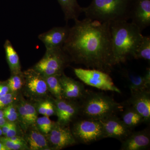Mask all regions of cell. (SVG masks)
Instances as JSON below:
<instances>
[{"mask_svg": "<svg viewBox=\"0 0 150 150\" xmlns=\"http://www.w3.org/2000/svg\"><path fill=\"white\" fill-rule=\"evenodd\" d=\"M74 21L62 47L71 61L88 68L111 72L115 65L110 23L87 18Z\"/></svg>", "mask_w": 150, "mask_h": 150, "instance_id": "6da1fadb", "label": "cell"}, {"mask_svg": "<svg viewBox=\"0 0 150 150\" xmlns=\"http://www.w3.org/2000/svg\"><path fill=\"white\" fill-rule=\"evenodd\" d=\"M110 30L115 66L133 58L144 35L137 25L126 21L110 23Z\"/></svg>", "mask_w": 150, "mask_h": 150, "instance_id": "7a4b0ae2", "label": "cell"}, {"mask_svg": "<svg viewBox=\"0 0 150 150\" xmlns=\"http://www.w3.org/2000/svg\"><path fill=\"white\" fill-rule=\"evenodd\" d=\"M134 0H92L87 7H82L86 18L102 22L130 19Z\"/></svg>", "mask_w": 150, "mask_h": 150, "instance_id": "3957f363", "label": "cell"}, {"mask_svg": "<svg viewBox=\"0 0 150 150\" xmlns=\"http://www.w3.org/2000/svg\"><path fill=\"white\" fill-rule=\"evenodd\" d=\"M80 105L81 113L84 118L100 120L120 111L122 105L102 93L86 92Z\"/></svg>", "mask_w": 150, "mask_h": 150, "instance_id": "277c9868", "label": "cell"}, {"mask_svg": "<svg viewBox=\"0 0 150 150\" xmlns=\"http://www.w3.org/2000/svg\"><path fill=\"white\" fill-rule=\"evenodd\" d=\"M62 47L46 50L43 58L32 69L43 76L62 75L71 60Z\"/></svg>", "mask_w": 150, "mask_h": 150, "instance_id": "5b68a950", "label": "cell"}, {"mask_svg": "<svg viewBox=\"0 0 150 150\" xmlns=\"http://www.w3.org/2000/svg\"><path fill=\"white\" fill-rule=\"evenodd\" d=\"M74 72L86 84L101 90L121 93V91L115 85L108 73L96 69L82 68L74 69Z\"/></svg>", "mask_w": 150, "mask_h": 150, "instance_id": "8992f818", "label": "cell"}, {"mask_svg": "<svg viewBox=\"0 0 150 150\" xmlns=\"http://www.w3.org/2000/svg\"><path fill=\"white\" fill-rule=\"evenodd\" d=\"M71 132L76 141L86 144L105 139L103 127L99 120H79L74 124Z\"/></svg>", "mask_w": 150, "mask_h": 150, "instance_id": "52a82bcc", "label": "cell"}, {"mask_svg": "<svg viewBox=\"0 0 150 150\" xmlns=\"http://www.w3.org/2000/svg\"><path fill=\"white\" fill-rule=\"evenodd\" d=\"M48 135L49 143L55 150L62 149L77 142L70 129L58 123L54 124Z\"/></svg>", "mask_w": 150, "mask_h": 150, "instance_id": "ba28073f", "label": "cell"}, {"mask_svg": "<svg viewBox=\"0 0 150 150\" xmlns=\"http://www.w3.org/2000/svg\"><path fill=\"white\" fill-rule=\"evenodd\" d=\"M100 121L103 127L105 139L114 138L122 142L132 133V130L115 115H111Z\"/></svg>", "mask_w": 150, "mask_h": 150, "instance_id": "9c48e42d", "label": "cell"}, {"mask_svg": "<svg viewBox=\"0 0 150 150\" xmlns=\"http://www.w3.org/2000/svg\"><path fill=\"white\" fill-rule=\"evenodd\" d=\"M131 23L142 32L150 25V0H134L131 11Z\"/></svg>", "mask_w": 150, "mask_h": 150, "instance_id": "30bf717a", "label": "cell"}, {"mask_svg": "<svg viewBox=\"0 0 150 150\" xmlns=\"http://www.w3.org/2000/svg\"><path fill=\"white\" fill-rule=\"evenodd\" d=\"M69 29L68 25L54 27L39 34L38 38L44 44L46 50L62 47L69 35Z\"/></svg>", "mask_w": 150, "mask_h": 150, "instance_id": "8fae6325", "label": "cell"}, {"mask_svg": "<svg viewBox=\"0 0 150 150\" xmlns=\"http://www.w3.org/2000/svg\"><path fill=\"white\" fill-rule=\"evenodd\" d=\"M142 115L144 123L150 120V90H144L131 92V96L127 102Z\"/></svg>", "mask_w": 150, "mask_h": 150, "instance_id": "7c38bea8", "label": "cell"}, {"mask_svg": "<svg viewBox=\"0 0 150 150\" xmlns=\"http://www.w3.org/2000/svg\"><path fill=\"white\" fill-rule=\"evenodd\" d=\"M56 115L58 118L57 123L67 126L73 118L80 113V105L73 100L62 98L55 100Z\"/></svg>", "mask_w": 150, "mask_h": 150, "instance_id": "4fadbf2b", "label": "cell"}, {"mask_svg": "<svg viewBox=\"0 0 150 150\" xmlns=\"http://www.w3.org/2000/svg\"><path fill=\"white\" fill-rule=\"evenodd\" d=\"M59 79L63 98L71 100L82 99L86 92L82 83L67 76L64 73Z\"/></svg>", "mask_w": 150, "mask_h": 150, "instance_id": "5bb4252c", "label": "cell"}, {"mask_svg": "<svg viewBox=\"0 0 150 150\" xmlns=\"http://www.w3.org/2000/svg\"><path fill=\"white\" fill-rule=\"evenodd\" d=\"M121 150H143L149 148L150 144V133L149 128L132 132L122 141Z\"/></svg>", "mask_w": 150, "mask_h": 150, "instance_id": "9a60e30c", "label": "cell"}, {"mask_svg": "<svg viewBox=\"0 0 150 150\" xmlns=\"http://www.w3.org/2000/svg\"><path fill=\"white\" fill-rule=\"evenodd\" d=\"M23 75L25 79L28 90L30 93L36 96L46 94L48 89L43 76L33 69L25 71Z\"/></svg>", "mask_w": 150, "mask_h": 150, "instance_id": "2e32d148", "label": "cell"}, {"mask_svg": "<svg viewBox=\"0 0 150 150\" xmlns=\"http://www.w3.org/2000/svg\"><path fill=\"white\" fill-rule=\"evenodd\" d=\"M61 6L65 20L68 22L70 20L77 19L82 13V7L78 3L77 0H57Z\"/></svg>", "mask_w": 150, "mask_h": 150, "instance_id": "e0dca14e", "label": "cell"}, {"mask_svg": "<svg viewBox=\"0 0 150 150\" xmlns=\"http://www.w3.org/2000/svg\"><path fill=\"white\" fill-rule=\"evenodd\" d=\"M7 61L12 74H21V66L19 58L10 40H6L4 44Z\"/></svg>", "mask_w": 150, "mask_h": 150, "instance_id": "ac0fdd59", "label": "cell"}, {"mask_svg": "<svg viewBox=\"0 0 150 150\" xmlns=\"http://www.w3.org/2000/svg\"><path fill=\"white\" fill-rule=\"evenodd\" d=\"M27 144L31 150L50 149L46 138L36 129H33L27 136Z\"/></svg>", "mask_w": 150, "mask_h": 150, "instance_id": "d6986e66", "label": "cell"}, {"mask_svg": "<svg viewBox=\"0 0 150 150\" xmlns=\"http://www.w3.org/2000/svg\"><path fill=\"white\" fill-rule=\"evenodd\" d=\"M121 119L125 125L131 130L144 122L142 115L130 106L123 111Z\"/></svg>", "mask_w": 150, "mask_h": 150, "instance_id": "ffe728a7", "label": "cell"}, {"mask_svg": "<svg viewBox=\"0 0 150 150\" xmlns=\"http://www.w3.org/2000/svg\"><path fill=\"white\" fill-rule=\"evenodd\" d=\"M123 75L129 83V88L131 93L139 91L148 90L145 86L143 76L128 71H124Z\"/></svg>", "mask_w": 150, "mask_h": 150, "instance_id": "44dd1931", "label": "cell"}, {"mask_svg": "<svg viewBox=\"0 0 150 150\" xmlns=\"http://www.w3.org/2000/svg\"><path fill=\"white\" fill-rule=\"evenodd\" d=\"M61 75H52L43 76L46 81L48 89L56 98V99H58L63 98L62 86L59 79Z\"/></svg>", "mask_w": 150, "mask_h": 150, "instance_id": "7402d4cb", "label": "cell"}, {"mask_svg": "<svg viewBox=\"0 0 150 150\" xmlns=\"http://www.w3.org/2000/svg\"><path fill=\"white\" fill-rule=\"evenodd\" d=\"M135 59H142L150 61V37L143 36L142 41L133 56Z\"/></svg>", "mask_w": 150, "mask_h": 150, "instance_id": "603a6c76", "label": "cell"}, {"mask_svg": "<svg viewBox=\"0 0 150 150\" xmlns=\"http://www.w3.org/2000/svg\"><path fill=\"white\" fill-rule=\"evenodd\" d=\"M23 74H13L8 80V86L11 91L15 92L20 89L23 84Z\"/></svg>", "mask_w": 150, "mask_h": 150, "instance_id": "cb8c5ba5", "label": "cell"}, {"mask_svg": "<svg viewBox=\"0 0 150 150\" xmlns=\"http://www.w3.org/2000/svg\"><path fill=\"white\" fill-rule=\"evenodd\" d=\"M36 123L40 131L46 134H48L51 131L54 125L49 117L45 115L43 117L37 118Z\"/></svg>", "mask_w": 150, "mask_h": 150, "instance_id": "d4e9b609", "label": "cell"}, {"mask_svg": "<svg viewBox=\"0 0 150 150\" xmlns=\"http://www.w3.org/2000/svg\"><path fill=\"white\" fill-rule=\"evenodd\" d=\"M5 118L11 122H14L17 119L18 113L16 108L12 104L9 105L3 110Z\"/></svg>", "mask_w": 150, "mask_h": 150, "instance_id": "484cf974", "label": "cell"}, {"mask_svg": "<svg viewBox=\"0 0 150 150\" xmlns=\"http://www.w3.org/2000/svg\"><path fill=\"white\" fill-rule=\"evenodd\" d=\"M23 104L27 112L30 125L36 123L37 114L35 108L31 104L28 103H23Z\"/></svg>", "mask_w": 150, "mask_h": 150, "instance_id": "4316f807", "label": "cell"}, {"mask_svg": "<svg viewBox=\"0 0 150 150\" xmlns=\"http://www.w3.org/2000/svg\"><path fill=\"white\" fill-rule=\"evenodd\" d=\"M0 141L10 150H24L28 148L27 144L13 143L10 141L6 137L0 138Z\"/></svg>", "mask_w": 150, "mask_h": 150, "instance_id": "83f0119b", "label": "cell"}, {"mask_svg": "<svg viewBox=\"0 0 150 150\" xmlns=\"http://www.w3.org/2000/svg\"><path fill=\"white\" fill-rule=\"evenodd\" d=\"M15 98L14 93H8L0 96V109L5 108L11 104Z\"/></svg>", "mask_w": 150, "mask_h": 150, "instance_id": "f1b7e54d", "label": "cell"}, {"mask_svg": "<svg viewBox=\"0 0 150 150\" xmlns=\"http://www.w3.org/2000/svg\"><path fill=\"white\" fill-rule=\"evenodd\" d=\"M18 115L20 116L23 123L25 126L30 125L29 118L27 115L26 110L23 106V103L19 105L18 107Z\"/></svg>", "mask_w": 150, "mask_h": 150, "instance_id": "f546056e", "label": "cell"}, {"mask_svg": "<svg viewBox=\"0 0 150 150\" xmlns=\"http://www.w3.org/2000/svg\"><path fill=\"white\" fill-rule=\"evenodd\" d=\"M56 114V105H54L52 102L47 101V107H46L45 116L49 117L54 114Z\"/></svg>", "mask_w": 150, "mask_h": 150, "instance_id": "4dcf8cb0", "label": "cell"}, {"mask_svg": "<svg viewBox=\"0 0 150 150\" xmlns=\"http://www.w3.org/2000/svg\"><path fill=\"white\" fill-rule=\"evenodd\" d=\"M143 76L144 82L146 87L148 90H150V69L147 68L146 70L145 74Z\"/></svg>", "mask_w": 150, "mask_h": 150, "instance_id": "1f68e13d", "label": "cell"}, {"mask_svg": "<svg viewBox=\"0 0 150 150\" xmlns=\"http://www.w3.org/2000/svg\"><path fill=\"white\" fill-rule=\"evenodd\" d=\"M17 132V130L16 125L13 122L7 133L6 134L5 137L10 138V137L16 136Z\"/></svg>", "mask_w": 150, "mask_h": 150, "instance_id": "d6a6232c", "label": "cell"}, {"mask_svg": "<svg viewBox=\"0 0 150 150\" xmlns=\"http://www.w3.org/2000/svg\"><path fill=\"white\" fill-rule=\"evenodd\" d=\"M47 101L48 100L43 101L39 105L38 107V112L40 114L45 115L46 107H47Z\"/></svg>", "mask_w": 150, "mask_h": 150, "instance_id": "836d02e7", "label": "cell"}, {"mask_svg": "<svg viewBox=\"0 0 150 150\" xmlns=\"http://www.w3.org/2000/svg\"><path fill=\"white\" fill-rule=\"evenodd\" d=\"M13 122H11V121H8L6 122L5 124L1 127L3 135L5 136L6 134L7 133L9 129L12 125L13 123Z\"/></svg>", "mask_w": 150, "mask_h": 150, "instance_id": "e575fe53", "label": "cell"}, {"mask_svg": "<svg viewBox=\"0 0 150 150\" xmlns=\"http://www.w3.org/2000/svg\"><path fill=\"white\" fill-rule=\"evenodd\" d=\"M9 90L8 86L1 85H0V96L4 95L8 93Z\"/></svg>", "mask_w": 150, "mask_h": 150, "instance_id": "d590c367", "label": "cell"}, {"mask_svg": "<svg viewBox=\"0 0 150 150\" xmlns=\"http://www.w3.org/2000/svg\"><path fill=\"white\" fill-rule=\"evenodd\" d=\"M0 150H10L4 144L0 141Z\"/></svg>", "mask_w": 150, "mask_h": 150, "instance_id": "8d00e7d4", "label": "cell"}, {"mask_svg": "<svg viewBox=\"0 0 150 150\" xmlns=\"http://www.w3.org/2000/svg\"><path fill=\"white\" fill-rule=\"evenodd\" d=\"M6 122L5 118H0V127H2Z\"/></svg>", "mask_w": 150, "mask_h": 150, "instance_id": "74e56055", "label": "cell"}, {"mask_svg": "<svg viewBox=\"0 0 150 150\" xmlns=\"http://www.w3.org/2000/svg\"><path fill=\"white\" fill-rule=\"evenodd\" d=\"M4 118V111L3 110H0V118Z\"/></svg>", "mask_w": 150, "mask_h": 150, "instance_id": "f35d334b", "label": "cell"}, {"mask_svg": "<svg viewBox=\"0 0 150 150\" xmlns=\"http://www.w3.org/2000/svg\"><path fill=\"white\" fill-rule=\"evenodd\" d=\"M3 135L2 131L1 128L0 127V137Z\"/></svg>", "mask_w": 150, "mask_h": 150, "instance_id": "ab89813d", "label": "cell"}]
</instances>
